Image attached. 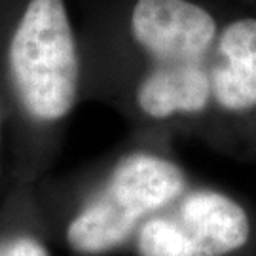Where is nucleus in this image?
<instances>
[{"instance_id": "f257e3e1", "label": "nucleus", "mask_w": 256, "mask_h": 256, "mask_svg": "<svg viewBox=\"0 0 256 256\" xmlns=\"http://www.w3.org/2000/svg\"><path fill=\"white\" fill-rule=\"evenodd\" d=\"M10 70L32 118L68 114L78 92V55L63 0H30L10 44Z\"/></svg>"}, {"instance_id": "f03ea898", "label": "nucleus", "mask_w": 256, "mask_h": 256, "mask_svg": "<svg viewBox=\"0 0 256 256\" xmlns=\"http://www.w3.org/2000/svg\"><path fill=\"white\" fill-rule=\"evenodd\" d=\"M184 190L174 164L152 154H131L116 167L101 192L68 224V245L82 254L120 247L144 214L165 207Z\"/></svg>"}, {"instance_id": "7ed1b4c3", "label": "nucleus", "mask_w": 256, "mask_h": 256, "mask_svg": "<svg viewBox=\"0 0 256 256\" xmlns=\"http://www.w3.org/2000/svg\"><path fill=\"white\" fill-rule=\"evenodd\" d=\"M131 32L156 64L203 63L216 23L207 10L188 0H137Z\"/></svg>"}, {"instance_id": "20e7f679", "label": "nucleus", "mask_w": 256, "mask_h": 256, "mask_svg": "<svg viewBox=\"0 0 256 256\" xmlns=\"http://www.w3.org/2000/svg\"><path fill=\"white\" fill-rule=\"evenodd\" d=\"M178 226L190 241L192 256H224L247 245L250 222L243 207L228 196L196 190L184 198Z\"/></svg>"}, {"instance_id": "39448f33", "label": "nucleus", "mask_w": 256, "mask_h": 256, "mask_svg": "<svg viewBox=\"0 0 256 256\" xmlns=\"http://www.w3.org/2000/svg\"><path fill=\"white\" fill-rule=\"evenodd\" d=\"M209 80L210 95L224 110L256 108V19H239L222 30Z\"/></svg>"}, {"instance_id": "423d86ee", "label": "nucleus", "mask_w": 256, "mask_h": 256, "mask_svg": "<svg viewBox=\"0 0 256 256\" xmlns=\"http://www.w3.org/2000/svg\"><path fill=\"white\" fill-rule=\"evenodd\" d=\"M210 99V80L203 63L156 64L140 82L137 102L152 118L176 112H202Z\"/></svg>"}, {"instance_id": "0eeeda50", "label": "nucleus", "mask_w": 256, "mask_h": 256, "mask_svg": "<svg viewBox=\"0 0 256 256\" xmlns=\"http://www.w3.org/2000/svg\"><path fill=\"white\" fill-rule=\"evenodd\" d=\"M140 256H192L190 241L178 222L171 218H150L138 230Z\"/></svg>"}, {"instance_id": "6e6552de", "label": "nucleus", "mask_w": 256, "mask_h": 256, "mask_svg": "<svg viewBox=\"0 0 256 256\" xmlns=\"http://www.w3.org/2000/svg\"><path fill=\"white\" fill-rule=\"evenodd\" d=\"M0 256H50L46 247L32 238H18L0 247Z\"/></svg>"}]
</instances>
